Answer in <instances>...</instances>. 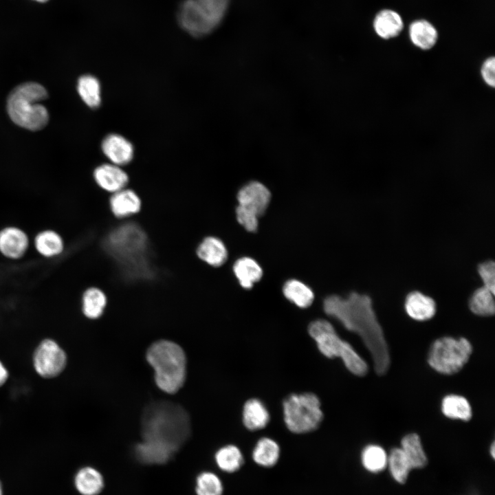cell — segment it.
Wrapping results in <instances>:
<instances>
[{
  "label": "cell",
  "instance_id": "cell-37",
  "mask_svg": "<svg viewBox=\"0 0 495 495\" xmlns=\"http://www.w3.org/2000/svg\"><path fill=\"white\" fill-rule=\"evenodd\" d=\"M478 273L483 283V287L493 293L495 292V264L493 261H487L478 266Z\"/></svg>",
  "mask_w": 495,
  "mask_h": 495
},
{
  "label": "cell",
  "instance_id": "cell-10",
  "mask_svg": "<svg viewBox=\"0 0 495 495\" xmlns=\"http://www.w3.org/2000/svg\"><path fill=\"white\" fill-rule=\"evenodd\" d=\"M66 355L58 344L52 340H43L34 354V366L36 371L45 378L59 375L65 368Z\"/></svg>",
  "mask_w": 495,
  "mask_h": 495
},
{
  "label": "cell",
  "instance_id": "cell-7",
  "mask_svg": "<svg viewBox=\"0 0 495 495\" xmlns=\"http://www.w3.org/2000/svg\"><path fill=\"white\" fill-rule=\"evenodd\" d=\"M230 0H184L177 12L180 28L195 37L212 32L224 19Z\"/></svg>",
  "mask_w": 495,
  "mask_h": 495
},
{
  "label": "cell",
  "instance_id": "cell-26",
  "mask_svg": "<svg viewBox=\"0 0 495 495\" xmlns=\"http://www.w3.org/2000/svg\"><path fill=\"white\" fill-rule=\"evenodd\" d=\"M135 451L138 460L146 464H163L175 454L160 444L145 440L136 446Z\"/></svg>",
  "mask_w": 495,
  "mask_h": 495
},
{
  "label": "cell",
  "instance_id": "cell-33",
  "mask_svg": "<svg viewBox=\"0 0 495 495\" xmlns=\"http://www.w3.org/2000/svg\"><path fill=\"white\" fill-rule=\"evenodd\" d=\"M78 92L85 103L95 109L101 103L100 84L94 76H82L78 81Z\"/></svg>",
  "mask_w": 495,
  "mask_h": 495
},
{
  "label": "cell",
  "instance_id": "cell-17",
  "mask_svg": "<svg viewBox=\"0 0 495 495\" xmlns=\"http://www.w3.org/2000/svg\"><path fill=\"white\" fill-rule=\"evenodd\" d=\"M373 28L378 37L390 40L397 37L404 28L401 14L395 10L384 8L378 11L373 20Z\"/></svg>",
  "mask_w": 495,
  "mask_h": 495
},
{
  "label": "cell",
  "instance_id": "cell-24",
  "mask_svg": "<svg viewBox=\"0 0 495 495\" xmlns=\"http://www.w3.org/2000/svg\"><path fill=\"white\" fill-rule=\"evenodd\" d=\"M34 245L37 252L45 258H54L62 254L65 243L56 231L47 229L39 232L34 238Z\"/></svg>",
  "mask_w": 495,
  "mask_h": 495
},
{
  "label": "cell",
  "instance_id": "cell-31",
  "mask_svg": "<svg viewBox=\"0 0 495 495\" xmlns=\"http://www.w3.org/2000/svg\"><path fill=\"white\" fill-rule=\"evenodd\" d=\"M494 293L482 286L476 289L469 299V308L475 315L491 316L495 312Z\"/></svg>",
  "mask_w": 495,
  "mask_h": 495
},
{
  "label": "cell",
  "instance_id": "cell-41",
  "mask_svg": "<svg viewBox=\"0 0 495 495\" xmlns=\"http://www.w3.org/2000/svg\"><path fill=\"white\" fill-rule=\"evenodd\" d=\"M461 495H480L479 493L474 489L470 490Z\"/></svg>",
  "mask_w": 495,
  "mask_h": 495
},
{
  "label": "cell",
  "instance_id": "cell-4",
  "mask_svg": "<svg viewBox=\"0 0 495 495\" xmlns=\"http://www.w3.org/2000/svg\"><path fill=\"white\" fill-rule=\"evenodd\" d=\"M146 360L162 390L172 394L182 388L186 380V358L179 345L168 340L157 341L148 348Z\"/></svg>",
  "mask_w": 495,
  "mask_h": 495
},
{
  "label": "cell",
  "instance_id": "cell-1",
  "mask_svg": "<svg viewBox=\"0 0 495 495\" xmlns=\"http://www.w3.org/2000/svg\"><path fill=\"white\" fill-rule=\"evenodd\" d=\"M323 309L327 315L360 336L371 354L376 373L386 374L390 364L389 349L371 298L355 292L346 298L331 295L324 300Z\"/></svg>",
  "mask_w": 495,
  "mask_h": 495
},
{
  "label": "cell",
  "instance_id": "cell-12",
  "mask_svg": "<svg viewBox=\"0 0 495 495\" xmlns=\"http://www.w3.org/2000/svg\"><path fill=\"white\" fill-rule=\"evenodd\" d=\"M238 204L254 211L259 217L266 211L271 192L262 183L252 181L242 186L236 195Z\"/></svg>",
  "mask_w": 495,
  "mask_h": 495
},
{
  "label": "cell",
  "instance_id": "cell-22",
  "mask_svg": "<svg viewBox=\"0 0 495 495\" xmlns=\"http://www.w3.org/2000/svg\"><path fill=\"white\" fill-rule=\"evenodd\" d=\"M233 273L239 285L245 289L252 288L258 282L263 271L258 263L252 258L243 256L238 258L232 266Z\"/></svg>",
  "mask_w": 495,
  "mask_h": 495
},
{
  "label": "cell",
  "instance_id": "cell-13",
  "mask_svg": "<svg viewBox=\"0 0 495 495\" xmlns=\"http://www.w3.org/2000/svg\"><path fill=\"white\" fill-rule=\"evenodd\" d=\"M30 240L21 228L10 226L0 230V253L9 259H19L28 251Z\"/></svg>",
  "mask_w": 495,
  "mask_h": 495
},
{
  "label": "cell",
  "instance_id": "cell-36",
  "mask_svg": "<svg viewBox=\"0 0 495 495\" xmlns=\"http://www.w3.org/2000/svg\"><path fill=\"white\" fill-rule=\"evenodd\" d=\"M235 213L238 223L247 231L254 232L257 230L260 217L254 211L238 204Z\"/></svg>",
  "mask_w": 495,
  "mask_h": 495
},
{
  "label": "cell",
  "instance_id": "cell-11",
  "mask_svg": "<svg viewBox=\"0 0 495 495\" xmlns=\"http://www.w3.org/2000/svg\"><path fill=\"white\" fill-rule=\"evenodd\" d=\"M107 204L110 214L118 221L139 215L143 207L141 196L135 190L127 188L111 194Z\"/></svg>",
  "mask_w": 495,
  "mask_h": 495
},
{
  "label": "cell",
  "instance_id": "cell-23",
  "mask_svg": "<svg viewBox=\"0 0 495 495\" xmlns=\"http://www.w3.org/2000/svg\"><path fill=\"white\" fill-rule=\"evenodd\" d=\"M280 456L279 444L270 437H262L255 443L252 457L255 463L263 468L274 466Z\"/></svg>",
  "mask_w": 495,
  "mask_h": 495
},
{
  "label": "cell",
  "instance_id": "cell-3",
  "mask_svg": "<svg viewBox=\"0 0 495 495\" xmlns=\"http://www.w3.org/2000/svg\"><path fill=\"white\" fill-rule=\"evenodd\" d=\"M150 238L142 224L126 221L114 225L104 236V250L119 265L138 270L148 264Z\"/></svg>",
  "mask_w": 495,
  "mask_h": 495
},
{
  "label": "cell",
  "instance_id": "cell-27",
  "mask_svg": "<svg viewBox=\"0 0 495 495\" xmlns=\"http://www.w3.org/2000/svg\"><path fill=\"white\" fill-rule=\"evenodd\" d=\"M400 448L412 469L424 468L428 464V458L419 434L410 433L404 436L401 440Z\"/></svg>",
  "mask_w": 495,
  "mask_h": 495
},
{
  "label": "cell",
  "instance_id": "cell-25",
  "mask_svg": "<svg viewBox=\"0 0 495 495\" xmlns=\"http://www.w3.org/2000/svg\"><path fill=\"white\" fill-rule=\"evenodd\" d=\"M441 410L446 417L452 419L468 421L472 417V410L468 400L456 394L447 395L443 398Z\"/></svg>",
  "mask_w": 495,
  "mask_h": 495
},
{
  "label": "cell",
  "instance_id": "cell-9",
  "mask_svg": "<svg viewBox=\"0 0 495 495\" xmlns=\"http://www.w3.org/2000/svg\"><path fill=\"white\" fill-rule=\"evenodd\" d=\"M472 351V345L467 338L443 336L432 343L427 360L429 366L437 373L453 375L468 363Z\"/></svg>",
  "mask_w": 495,
  "mask_h": 495
},
{
  "label": "cell",
  "instance_id": "cell-16",
  "mask_svg": "<svg viewBox=\"0 0 495 495\" xmlns=\"http://www.w3.org/2000/svg\"><path fill=\"white\" fill-rule=\"evenodd\" d=\"M101 148L111 164L119 166L129 164L133 157L132 144L119 134L107 135L102 142Z\"/></svg>",
  "mask_w": 495,
  "mask_h": 495
},
{
  "label": "cell",
  "instance_id": "cell-15",
  "mask_svg": "<svg viewBox=\"0 0 495 495\" xmlns=\"http://www.w3.org/2000/svg\"><path fill=\"white\" fill-rule=\"evenodd\" d=\"M195 254L204 263L212 267H219L226 262L228 252L220 238L208 235L199 241L195 249Z\"/></svg>",
  "mask_w": 495,
  "mask_h": 495
},
{
  "label": "cell",
  "instance_id": "cell-2",
  "mask_svg": "<svg viewBox=\"0 0 495 495\" xmlns=\"http://www.w3.org/2000/svg\"><path fill=\"white\" fill-rule=\"evenodd\" d=\"M142 434L143 440L158 443L175 453L190 434L188 415L175 404L153 403L143 414Z\"/></svg>",
  "mask_w": 495,
  "mask_h": 495
},
{
  "label": "cell",
  "instance_id": "cell-6",
  "mask_svg": "<svg viewBox=\"0 0 495 495\" xmlns=\"http://www.w3.org/2000/svg\"><path fill=\"white\" fill-rule=\"evenodd\" d=\"M308 333L318 351L327 358H338L352 374L362 377L368 372L366 361L353 347L338 335L333 324L324 319H317L308 325Z\"/></svg>",
  "mask_w": 495,
  "mask_h": 495
},
{
  "label": "cell",
  "instance_id": "cell-39",
  "mask_svg": "<svg viewBox=\"0 0 495 495\" xmlns=\"http://www.w3.org/2000/svg\"><path fill=\"white\" fill-rule=\"evenodd\" d=\"M8 376V371L3 364L0 362V386L6 381Z\"/></svg>",
  "mask_w": 495,
  "mask_h": 495
},
{
  "label": "cell",
  "instance_id": "cell-32",
  "mask_svg": "<svg viewBox=\"0 0 495 495\" xmlns=\"http://www.w3.org/2000/svg\"><path fill=\"white\" fill-rule=\"evenodd\" d=\"M363 467L371 473H378L387 467L388 454L380 446L367 445L361 453Z\"/></svg>",
  "mask_w": 495,
  "mask_h": 495
},
{
  "label": "cell",
  "instance_id": "cell-29",
  "mask_svg": "<svg viewBox=\"0 0 495 495\" xmlns=\"http://www.w3.org/2000/svg\"><path fill=\"white\" fill-rule=\"evenodd\" d=\"M74 481L77 490L82 495H97L104 487L101 474L91 467L80 469L77 472Z\"/></svg>",
  "mask_w": 495,
  "mask_h": 495
},
{
  "label": "cell",
  "instance_id": "cell-20",
  "mask_svg": "<svg viewBox=\"0 0 495 495\" xmlns=\"http://www.w3.org/2000/svg\"><path fill=\"white\" fill-rule=\"evenodd\" d=\"M241 418L244 427L254 432L263 429L268 425L270 415L261 399L250 398L243 406Z\"/></svg>",
  "mask_w": 495,
  "mask_h": 495
},
{
  "label": "cell",
  "instance_id": "cell-14",
  "mask_svg": "<svg viewBox=\"0 0 495 495\" xmlns=\"http://www.w3.org/2000/svg\"><path fill=\"white\" fill-rule=\"evenodd\" d=\"M93 176L98 186L109 194L126 188L129 182L128 174L120 166L111 163L96 167Z\"/></svg>",
  "mask_w": 495,
  "mask_h": 495
},
{
  "label": "cell",
  "instance_id": "cell-43",
  "mask_svg": "<svg viewBox=\"0 0 495 495\" xmlns=\"http://www.w3.org/2000/svg\"><path fill=\"white\" fill-rule=\"evenodd\" d=\"M35 1H38V2H45V1H47V0H35Z\"/></svg>",
  "mask_w": 495,
  "mask_h": 495
},
{
  "label": "cell",
  "instance_id": "cell-21",
  "mask_svg": "<svg viewBox=\"0 0 495 495\" xmlns=\"http://www.w3.org/2000/svg\"><path fill=\"white\" fill-rule=\"evenodd\" d=\"M108 303L106 292L97 285L85 288L82 294V311L89 319L99 318L103 314Z\"/></svg>",
  "mask_w": 495,
  "mask_h": 495
},
{
  "label": "cell",
  "instance_id": "cell-35",
  "mask_svg": "<svg viewBox=\"0 0 495 495\" xmlns=\"http://www.w3.org/2000/svg\"><path fill=\"white\" fill-rule=\"evenodd\" d=\"M223 491L221 479L210 472L201 473L197 478V495H222Z\"/></svg>",
  "mask_w": 495,
  "mask_h": 495
},
{
  "label": "cell",
  "instance_id": "cell-40",
  "mask_svg": "<svg viewBox=\"0 0 495 495\" xmlns=\"http://www.w3.org/2000/svg\"><path fill=\"white\" fill-rule=\"evenodd\" d=\"M490 454L491 456L492 457V459H494V458H495V443L494 441L490 445Z\"/></svg>",
  "mask_w": 495,
  "mask_h": 495
},
{
  "label": "cell",
  "instance_id": "cell-18",
  "mask_svg": "<svg viewBox=\"0 0 495 495\" xmlns=\"http://www.w3.org/2000/svg\"><path fill=\"white\" fill-rule=\"evenodd\" d=\"M408 37L415 47L423 51H428L437 43L439 32L430 21L417 19L412 21L408 26Z\"/></svg>",
  "mask_w": 495,
  "mask_h": 495
},
{
  "label": "cell",
  "instance_id": "cell-5",
  "mask_svg": "<svg viewBox=\"0 0 495 495\" xmlns=\"http://www.w3.org/2000/svg\"><path fill=\"white\" fill-rule=\"evenodd\" d=\"M47 98V92L40 84H21L8 98V113L17 125L32 131L40 130L49 120L46 108L39 102Z\"/></svg>",
  "mask_w": 495,
  "mask_h": 495
},
{
  "label": "cell",
  "instance_id": "cell-38",
  "mask_svg": "<svg viewBox=\"0 0 495 495\" xmlns=\"http://www.w3.org/2000/svg\"><path fill=\"white\" fill-rule=\"evenodd\" d=\"M481 77L489 87H495V58L493 56L485 58L480 69Z\"/></svg>",
  "mask_w": 495,
  "mask_h": 495
},
{
  "label": "cell",
  "instance_id": "cell-28",
  "mask_svg": "<svg viewBox=\"0 0 495 495\" xmlns=\"http://www.w3.org/2000/svg\"><path fill=\"white\" fill-rule=\"evenodd\" d=\"M283 294L289 301L302 309L311 306L314 300L312 289L297 279L287 280L283 287Z\"/></svg>",
  "mask_w": 495,
  "mask_h": 495
},
{
  "label": "cell",
  "instance_id": "cell-34",
  "mask_svg": "<svg viewBox=\"0 0 495 495\" xmlns=\"http://www.w3.org/2000/svg\"><path fill=\"white\" fill-rule=\"evenodd\" d=\"M387 466L393 479L404 484L412 469L406 456L400 448H394L388 455Z\"/></svg>",
  "mask_w": 495,
  "mask_h": 495
},
{
  "label": "cell",
  "instance_id": "cell-8",
  "mask_svg": "<svg viewBox=\"0 0 495 495\" xmlns=\"http://www.w3.org/2000/svg\"><path fill=\"white\" fill-rule=\"evenodd\" d=\"M282 411L286 428L294 434L314 431L324 419L320 400L311 392L290 394L283 402Z\"/></svg>",
  "mask_w": 495,
  "mask_h": 495
},
{
  "label": "cell",
  "instance_id": "cell-42",
  "mask_svg": "<svg viewBox=\"0 0 495 495\" xmlns=\"http://www.w3.org/2000/svg\"><path fill=\"white\" fill-rule=\"evenodd\" d=\"M0 495H3V493H2V487H1V482H0Z\"/></svg>",
  "mask_w": 495,
  "mask_h": 495
},
{
  "label": "cell",
  "instance_id": "cell-30",
  "mask_svg": "<svg viewBox=\"0 0 495 495\" xmlns=\"http://www.w3.org/2000/svg\"><path fill=\"white\" fill-rule=\"evenodd\" d=\"M214 459L219 468L228 473L238 471L244 463L241 450L238 446L232 444L219 448L215 453Z\"/></svg>",
  "mask_w": 495,
  "mask_h": 495
},
{
  "label": "cell",
  "instance_id": "cell-19",
  "mask_svg": "<svg viewBox=\"0 0 495 495\" xmlns=\"http://www.w3.org/2000/svg\"><path fill=\"white\" fill-rule=\"evenodd\" d=\"M404 309L407 315L417 321L431 319L436 314L435 301L418 291L410 292L406 297Z\"/></svg>",
  "mask_w": 495,
  "mask_h": 495
}]
</instances>
